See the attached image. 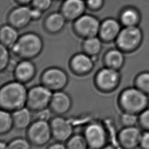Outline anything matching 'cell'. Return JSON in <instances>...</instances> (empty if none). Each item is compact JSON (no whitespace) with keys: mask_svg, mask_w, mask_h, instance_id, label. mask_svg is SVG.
I'll return each mask as SVG.
<instances>
[{"mask_svg":"<svg viewBox=\"0 0 149 149\" xmlns=\"http://www.w3.org/2000/svg\"><path fill=\"white\" fill-rule=\"evenodd\" d=\"M117 104L122 112L139 115L147 108L148 98L147 94L135 86L127 87L118 95Z\"/></svg>","mask_w":149,"mask_h":149,"instance_id":"7a4b0ae2","label":"cell"},{"mask_svg":"<svg viewBox=\"0 0 149 149\" xmlns=\"http://www.w3.org/2000/svg\"><path fill=\"white\" fill-rule=\"evenodd\" d=\"M19 1L21 2H22V3H28V2H30L31 1H33V0H19Z\"/></svg>","mask_w":149,"mask_h":149,"instance_id":"ab89813d","label":"cell"},{"mask_svg":"<svg viewBox=\"0 0 149 149\" xmlns=\"http://www.w3.org/2000/svg\"><path fill=\"white\" fill-rule=\"evenodd\" d=\"M37 69L35 64L30 60L22 59L13 69V77L15 80L26 84L36 76Z\"/></svg>","mask_w":149,"mask_h":149,"instance_id":"9a60e30c","label":"cell"},{"mask_svg":"<svg viewBox=\"0 0 149 149\" xmlns=\"http://www.w3.org/2000/svg\"><path fill=\"white\" fill-rule=\"evenodd\" d=\"M19 38L18 33L15 27L6 25L1 27L0 38L2 45L8 48H12Z\"/></svg>","mask_w":149,"mask_h":149,"instance_id":"44dd1931","label":"cell"},{"mask_svg":"<svg viewBox=\"0 0 149 149\" xmlns=\"http://www.w3.org/2000/svg\"><path fill=\"white\" fill-rule=\"evenodd\" d=\"M52 137L55 141L65 143L73 134V126L63 116L55 115L49 120Z\"/></svg>","mask_w":149,"mask_h":149,"instance_id":"30bf717a","label":"cell"},{"mask_svg":"<svg viewBox=\"0 0 149 149\" xmlns=\"http://www.w3.org/2000/svg\"><path fill=\"white\" fill-rule=\"evenodd\" d=\"M101 48V41L95 36L87 38L83 44L84 52L93 58L97 56L100 54Z\"/></svg>","mask_w":149,"mask_h":149,"instance_id":"603a6c76","label":"cell"},{"mask_svg":"<svg viewBox=\"0 0 149 149\" xmlns=\"http://www.w3.org/2000/svg\"><path fill=\"white\" fill-rule=\"evenodd\" d=\"M32 112L26 107L19 109L12 113L13 126L16 130L27 129L33 122Z\"/></svg>","mask_w":149,"mask_h":149,"instance_id":"ffe728a7","label":"cell"},{"mask_svg":"<svg viewBox=\"0 0 149 149\" xmlns=\"http://www.w3.org/2000/svg\"><path fill=\"white\" fill-rule=\"evenodd\" d=\"M32 19V9L26 6L15 9L9 16V20L12 26L17 28L24 27Z\"/></svg>","mask_w":149,"mask_h":149,"instance_id":"2e32d148","label":"cell"},{"mask_svg":"<svg viewBox=\"0 0 149 149\" xmlns=\"http://www.w3.org/2000/svg\"><path fill=\"white\" fill-rule=\"evenodd\" d=\"M31 146L26 137H16L8 143V149H31Z\"/></svg>","mask_w":149,"mask_h":149,"instance_id":"f1b7e54d","label":"cell"},{"mask_svg":"<svg viewBox=\"0 0 149 149\" xmlns=\"http://www.w3.org/2000/svg\"><path fill=\"white\" fill-rule=\"evenodd\" d=\"M69 68L73 74L80 77L85 76L94 69V61L92 57L86 53H79L70 58Z\"/></svg>","mask_w":149,"mask_h":149,"instance_id":"7c38bea8","label":"cell"},{"mask_svg":"<svg viewBox=\"0 0 149 149\" xmlns=\"http://www.w3.org/2000/svg\"><path fill=\"white\" fill-rule=\"evenodd\" d=\"M27 91L25 84L17 80L4 83L0 88L1 109L13 112L26 107Z\"/></svg>","mask_w":149,"mask_h":149,"instance_id":"6da1fadb","label":"cell"},{"mask_svg":"<svg viewBox=\"0 0 149 149\" xmlns=\"http://www.w3.org/2000/svg\"><path fill=\"white\" fill-rule=\"evenodd\" d=\"M101 149H119V148L113 144L107 143Z\"/></svg>","mask_w":149,"mask_h":149,"instance_id":"74e56055","label":"cell"},{"mask_svg":"<svg viewBox=\"0 0 149 149\" xmlns=\"http://www.w3.org/2000/svg\"><path fill=\"white\" fill-rule=\"evenodd\" d=\"M100 25L96 17L84 15L77 19L74 23V28L80 36L89 38L96 36L99 33Z\"/></svg>","mask_w":149,"mask_h":149,"instance_id":"5bb4252c","label":"cell"},{"mask_svg":"<svg viewBox=\"0 0 149 149\" xmlns=\"http://www.w3.org/2000/svg\"><path fill=\"white\" fill-rule=\"evenodd\" d=\"M88 6L91 9H98L103 3V0H87Z\"/></svg>","mask_w":149,"mask_h":149,"instance_id":"e575fe53","label":"cell"},{"mask_svg":"<svg viewBox=\"0 0 149 149\" xmlns=\"http://www.w3.org/2000/svg\"><path fill=\"white\" fill-rule=\"evenodd\" d=\"M34 8L41 10L48 9L51 5L52 0H33Z\"/></svg>","mask_w":149,"mask_h":149,"instance_id":"1f68e13d","label":"cell"},{"mask_svg":"<svg viewBox=\"0 0 149 149\" xmlns=\"http://www.w3.org/2000/svg\"><path fill=\"white\" fill-rule=\"evenodd\" d=\"M65 23V17L62 13H53L49 15L45 20V26L51 32L60 31Z\"/></svg>","mask_w":149,"mask_h":149,"instance_id":"7402d4cb","label":"cell"},{"mask_svg":"<svg viewBox=\"0 0 149 149\" xmlns=\"http://www.w3.org/2000/svg\"><path fill=\"white\" fill-rule=\"evenodd\" d=\"M83 134L88 147L94 149H101L108 143L109 139L105 125L97 121L91 122L86 125Z\"/></svg>","mask_w":149,"mask_h":149,"instance_id":"ba28073f","label":"cell"},{"mask_svg":"<svg viewBox=\"0 0 149 149\" xmlns=\"http://www.w3.org/2000/svg\"><path fill=\"white\" fill-rule=\"evenodd\" d=\"M119 122L123 127H129L136 126L139 123V115L122 112L119 116Z\"/></svg>","mask_w":149,"mask_h":149,"instance_id":"83f0119b","label":"cell"},{"mask_svg":"<svg viewBox=\"0 0 149 149\" xmlns=\"http://www.w3.org/2000/svg\"><path fill=\"white\" fill-rule=\"evenodd\" d=\"M121 81L119 70L104 67L95 73L94 77V85L96 89L102 93H111L116 90Z\"/></svg>","mask_w":149,"mask_h":149,"instance_id":"5b68a950","label":"cell"},{"mask_svg":"<svg viewBox=\"0 0 149 149\" xmlns=\"http://www.w3.org/2000/svg\"><path fill=\"white\" fill-rule=\"evenodd\" d=\"M26 137L34 147L47 145L52 139L49 121L38 119L33 120L26 129Z\"/></svg>","mask_w":149,"mask_h":149,"instance_id":"277c9868","label":"cell"},{"mask_svg":"<svg viewBox=\"0 0 149 149\" xmlns=\"http://www.w3.org/2000/svg\"><path fill=\"white\" fill-rule=\"evenodd\" d=\"M40 84L52 92L63 90L69 83L68 73L63 69L51 66L46 68L40 77Z\"/></svg>","mask_w":149,"mask_h":149,"instance_id":"8992f818","label":"cell"},{"mask_svg":"<svg viewBox=\"0 0 149 149\" xmlns=\"http://www.w3.org/2000/svg\"><path fill=\"white\" fill-rule=\"evenodd\" d=\"M123 52L118 49L108 50L103 57V64L105 67L119 70L124 65L125 56Z\"/></svg>","mask_w":149,"mask_h":149,"instance_id":"d6986e66","label":"cell"},{"mask_svg":"<svg viewBox=\"0 0 149 149\" xmlns=\"http://www.w3.org/2000/svg\"><path fill=\"white\" fill-rule=\"evenodd\" d=\"M36 119H38L49 121L52 118L51 115L52 113L49 108H47L38 112H36Z\"/></svg>","mask_w":149,"mask_h":149,"instance_id":"836d02e7","label":"cell"},{"mask_svg":"<svg viewBox=\"0 0 149 149\" xmlns=\"http://www.w3.org/2000/svg\"><path fill=\"white\" fill-rule=\"evenodd\" d=\"M139 123L145 130H149V108L139 114Z\"/></svg>","mask_w":149,"mask_h":149,"instance_id":"4dcf8cb0","label":"cell"},{"mask_svg":"<svg viewBox=\"0 0 149 149\" xmlns=\"http://www.w3.org/2000/svg\"><path fill=\"white\" fill-rule=\"evenodd\" d=\"M13 126L12 114L10 112L1 109L0 112V134L6 135L11 131Z\"/></svg>","mask_w":149,"mask_h":149,"instance_id":"cb8c5ba5","label":"cell"},{"mask_svg":"<svg viewBox=\"0 0 149 149\" xmlns=\"http://www.w3.org/2000/svg\"><path fill=\"white\" fill-rule=\"evenodd\" d=\"M41 13H42V10L34 8L33 9H32V17L33 19H37L39 18L41 15Z\"/></svg>","mask_w":149,"mask_h":149,"instance_id":"8d00e7d4","label":"cell"},{"mask_svg":"<svg viewBox=\"0 0 149 149\" xmlns=\"http://www.w3.org/2000/svg\"><path fill=\"white\" fill-rule=\"evenodd\" d=\"M10 54L8 48L1 44L0 45V71L5 72L9 65Z\"/></svg>","mask_w":149,"mask_h":149,"instance_id":"f546056e","label":"cell"},{"mask_svg":"<svg viewBox=\"0 0 149 149\" xmlns=\"http://www.w3.org/2000/svg\"><path fill=\"white\" fill-rule=\"evenodd\" d=\"M85 10V3L83 0H65L62 6V12L68 19H78Z\"/></svg>","mask_w":149,"mask_h":149,"instance_id":"e0dca14e","label":"cell"},{"mask_svg":"<svg viewBox=\"0 0 149 149\" xmlns=\"http://www.w3.org/2000/svg\"><path fill=\"white\" fill-rule=\"evenodd\" d=\"M134 84L147 95L149 94V71H144L137 74L134 80Z\"/></svg>","mask_w":149,"mask_h":149,"instance_id":"4316f807","label":"cell"},{"mask_svg":"<svg viewBox=\"0 0 149 149\" xmlns=\"http://www.w3.org/2000/svg\"><path fill=\"white\" fill-rule=\"evenodd\" d=\"M87 149H94V148H90V147H88Z\"/></svg>","mask_w":149,"mask_h":149,"instance_id":"60d3db41","label":"cell"},{"mask_svg":"<svg viewBox=\"0 0 149 149\" xmlns=\"http://www.w3.org/2000/svg\"><path fill=\"white\" fill-rule=\"evenodd\" d=\"M139 20V13L134 8H126L120 15L121 22L125 26H137Z\"/></svg>","mask_w":149,"mask_h":149,"instance_id":"d4e9b609","label":"cell"},{"mask_svg":"<svg viewBox=\"0 0 149 149\" xmlns=\"http://www.w3.org/2000/svg\"><path fill=\"white\" fill-rule=\"evenodd\" d=\"M42 47V41L38 36L34 33H27L20 37L11 49L17 58L31 60L41 53Z\"/></svg>","mask_w":149,"mask_h":149,"instance_id":"3957f363","label":"cell"},{"mask_svg":"<svg viewBox=\"0 0 149 149\" xmlns=\"http://www.w3.org/2000/svg\"><path fill=\"white\" fill-rule=\"evenodd\" d=\"M142 40V32L137 26H125L116 38L118 48L123 52H129L135 50Z\"/></svg>","mask_w":149,"mask_h":149,"instance_id":"9c48e42d","label":"cell"},{"mask_svg":"<svg viewBox=\"0 0 149 149\" xmlns=\"http://www.w3.org/2000/svg\"><path fill=\"white\" fill-rule=\"evenodd\" d=\"M53 92L41 84L28 89L26 107L32 112H38L49 107Z\"/></svg>","mask_w":149,"mask_h":149,"instance_id":"52a82bcc","label":"cell"},{"mask_svg":"<svg viewBox=\"0 0 149 149\" xmlns=\"http://www.w3.org/2000/svg\"><path fill=\"white\" fill-rule=\"evenodd\" d=\"M141 133L137 126L123 127L117 133V146L120 149H135L139 146Z\"/></svg>","mask_w":149,"mask_h":149,"instance_id":"8fae6325","label":"cell"},{"mask_svg":"<svg viewBox=\"0 0 149 149\" xmlns=\"http://www.w3.org/2000/svg\"><path fill=\"white\" fill-rule=\"evenodd\" d=\"M45 149H68L64 143L55 141L47 146Z\"/></svg>","mask_w":149,"mask_h":149,"instance_id":"d590c367","label":"cell"},{"mask_svg":"<svg viewBox=\"0 0 149 149\" xmlns=\"http://www.w3.org/2000/svg\"><path fill=\"white\" fill-rule=\"evenodd\" d=\"M0 149H8V143L1 140L0 142Z\"/></svg>","mask_w":149,"mask_h":149,"instance_id":"f35d334b","label":"cell"},{"mask_svg":"<svg viewBox=\"0 0 149 149\" xmlns=\"http://www.w3.org/2000/svg\"><path fill=\"white\" fill-rule=\"evenodd\" d=\"M72 100L66 92L63 90L54 92L49 105V108L54 115L63 116L71 109Z\"/></svg>","mask_w":149,"mask_h":149,"instance_id":"4fadbf2b","label":"cell"},{"mask_svg":"<svg viewBox=\"0 0 149 149\" xmlns=\"http://www.w3.org/2000/svg\"><path fill=\"white\" fill-rule=\"evenodd\" d=\"M139 147L141 149H149V130H145L142 132L140 139Z\"/></svg>","mask_w":149,"mask_h":149,"instance_id":"d6a6232c","label":"cell"},{"mask_svg":"<svg viewBox=\"0 0 149 149\" xmlns=\"http://www.w3.org/2000/svg\"><path fill=\"white\" fill-rule=\"evenodd\" d=\"M68 149H87L88 146L83 134H73L65 143Z\"/></svg>","mask_w":149,"mask_h":149,"instance_id":"484cf974","label":"cell"},{"mask_svg":"<svg viewBox=\"0 0 149 149\" xmlns=\"http://www.w3.org/2000/svg\"><path fill=\"white\" fill-rule=\"evenodd\" d=\"M120 30L118 22L113 19H108L100 25L99 34L102 40L108 42L116 38Z\"/></svg>","mask_w":149,"mask_h":149,"instance_id":"ac0fdd59","label":"cell"}]
</instances>
